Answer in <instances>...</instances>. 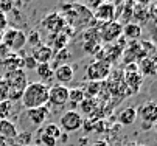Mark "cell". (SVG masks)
Wrapping results in <instances>:
<instances>
[{
    "instance_id": "ac0fdd59",
    "label": "cell",
    "mask_w": 157,
    "mask_h": 146,
    "mask_svg": "<svg viewBox=\"0 0 157 146\" xmlns=\"http://www.w3.org/2000/svg\"><path fill=\"white\" fill-rule=\"evenodd\" d=\"M0 66L5 67L6 72H13V70H19L24 67V64H22V59L19 54H16L14 51H11L10 54H6L5 58L0 59Z\"/></svg>"
},
{
    "instance_id": "1f68e13d",
    "label": "cell",
    "mask_w": 157,
    "mask_h": 146,
    "mask_svg": "<svg viewBox=\"0 0 157 146\" xmlns=\"http://www.w3.org/2000/svg\"><path fill=\"white\" fill-rule=\"evenodd\" d=\"M37 138L42 146H56V143H58V140H55L48 135H44V134H37Z\"/></svg>"
},
{
    "instance_id": "83f0119b",
    "label": "cell",
    "mask_w": 157,
    "mask_h": 146,
    "mask_svg": "<svg viewBox=\"0 0 157 146\" xmlns=\"http://www.w3.org/2000/svg\"><path fill=\"white\" fill-rule=\"evenodd\" d=\"M13 110V103L5 99V101H0V120H8L10 114Z\"/></svg>"
},
{
    "instance_id": "8fae6325",
    "label": "cell",
    "mask_w": 157,
    "mask_h": 146,
    "mask_svg": "<svg viewBox=\"0 0 157 146\" xmlns=\"http://www.w3.org/2000/svg\"><path fill=\"white\" fill-rule=\"evenodd\" d=\"M137 117H140L143 120V123L152 126V124L155 123V120H157V104H155V101L145 103L143 106L137 110Z\"/></svg>"
},
{
    "instance_id": "60d3db41",
    "label": "cell",
    "mask_w": 157,
    "mask_h": 146,
    "mask_svg": "<svg viewBox=\"0 0 157 146\" xmlns=\"http://www.w3.org/2000/svg\"><path fill=\"white\" fill-rule=\"evenodd\" d=\"M84 2H86V0H75V3H81V5H82Z\"/></svg>"
},
{
    "instance_id": "484cf974",
    "label": "cell",
    "mask_w": 157,
    "mask_h": 146,
    "mask_svg": "<svg viewBox=\"0 0 157 146\" xmlns=\"http://www.w3.org/2000/svg\"><path fill=\"white\" fill-rule=\"evenodd\" d=\"M69 40H70V37L67 36V34H64V33H58V34H55V39H53V48H55L56 51L65 50L67 44H69ZM55 50H53V51H55Z\"/></svg>"
},
{
    "instance_id": "44dd1931",
    "label": "cell",
    "mask_w": 157,
    "mask_h": 146,
    "mask_svg": "<svg viewBox=\"0 0 157 146\" xmlns=\"http://www.w3.org/2000/svg\"><path fill=\"white\" fill-rule=\"evenodd\" d=\"M134 6H136V2H134V0H126L121 6H118L120 8V13H121V20H118V22L121 25H126V24L131 22L132 13H134Z\"/></svg>"
},
{
    "instance_id": "836d02e7",
    "label": "cell",
    "mask_w": 157,
    "mask_h": 146,
    "mask_svg": "<svg viewBox=\"0 0 157 146\" xmlns=\"http://www.w3.org/2000/svg\"><path fill=\"white\" fill-rule=\"evenodd\" d=\"M22 64H24V67L25 69H28V70H34L36 69V66H37V62L34 61V58L30 54V56H25L24 59H22Z\"/></svg>"
},
{
    "instance_id": "f1b7e54d",
    "label": "cell",
    "mask_w": 157,
    "mask_h": 146,
    "mask_svg": "<svg viewBox=\"0 0 157 146\" xmlns=\"http://www.w3.org/2000/svg\"><path fill=\"white\" fill-rule=\"evenodd\" d=\"M31 138H33V134H31V132H20V134H17V137L14 138V143L19 144V146H30Z\"/></svg>"
},
{
    "instance_id": "ee69618b",
    "label": "cell",
    "mask_w": 157,
    "mask_h": 146,
    "mask_svg": "<svg viewBox=\"0 0 157 146\" xmlns=\"http://www.w3.org/2000/svg\"><path fill=\"white\" fill-rule=\"evenodd\" d=\"M104 2H110V0H104Z\"/></svg>"
},
{
    "instance_id": "ab89813d",
    "label": "cell",
    "mask_w": 157,
    "mask_h": 146,
    "mask_svg": "<svg viewBox=\"0 0 157 146\" xmlns=\"http://www.w3.org/2000/svg\"><path fill=\"white\" fill-rule=\"evenodd\" d=\"M62 3H75V0H61Z\"/></svg>"
},
{
    "instance_id": "b9f144b4",
    "label": "cell",
    "mask_w": 157,
    "mask_h": 146,
    "mask_svg": "<svg viewBox=\"0 0 157 146\" xmlns=\"http://www.w3.org/2000/svg\"><path fill=\"white\" fill-rule=\"evenodd\" d=\"M95 146H106V144H104V143H97Z\"/></svg>"
},
{
    "instance_id": "4dcf8cb0",
    "label": "cell",
    "mask_w": 157,
    "mask_h": 146,
    "mask_svg": "<svg viewBox=\"0 0 157 146\" xmlns=\"http://www.w3.org/2000/svg\"><path fill=\"white\" fill-rule=\"evenodd\" d=\"M27 42L30 44V45H33V47H37V45H40V34H39V31H31L28 36H27Z\"/></svg>"
},
{
    "instance_id": "d6986e66",
    "label": "cell",
    "mask_w": 157,
    "mask_h": 146,
    "mask_svg": "<svg viewBox=\"0 0 157 146\" xmlns=\"http://www.w3.org/2000/svg\"><path fill=\"white\" fill-rule=\"evenodd\" d=\"M121 36H124L129 42H132V40H139L142 37V27L134 24V22H129L126 25H123V33Z\"/></svg>"
},
{
    "instance_id": "277c9868",
    "label": "cell",
    "mask_w": 157,
    "mask_h": 146,
    "mask_svg": "<svg viewBox=\"0 0 157 146\" xmlns=\"http://www.w3.org/2000/svg\"><path fill=\"white\" fill-rule=\"evenodd\" d=\"M110 69H112V66L109 62L97 59L92 64H89V67H87V72H86L87 79L92 82H103L110 76Z\"/></svg>"
},
{
    "instance_id": "603a6c76",
    "label": "cell",
    "mask_w": 157,
    "mask_h": 146,
    "mask_svg": "<svg viewBox=\"0 0 157 146\" xmlns=\"http://www.w3.org/2000/svg\"><path fill=\"white\" fill-rule=\"evenodd\" d=\"M37 134H44V135H48V137L58 140L62 135V129L58 126L56 123H48V124H45V126H40Z\"/></svg>"
},
{
    "instance_id": "ffe728a7",
    "label": "cell",
    "mask_w": 157,
    "mask_h": 146,
    "mask_svg": "<svg viewBox=\"0 0 157 146\" xmlns=\"http://www.w3.org/2000/svg\"><path fill=\"white\" fill-rule=\"evenodd\" d=\"M107 86H109L110 93L114 95V96H120V98H123V96H126V95L129 93L128 89H126V86H124V81H123L121 78H115L114 81H109V82H107Z\"/></svg>"
},
{
    "instance_id": "8992f818",
    "label": "cell",
    "mask_w": 157,
    "mask_h": 146,
    "mask_svg": "<svg viewBox=\"0 0 157 146\" xmlns=\"http://www.w3.org/2000/svg\"><path fill=\"white\" fill-rule=\"evenodd\" d=\"M69 103V87L56 84L53 87H48V104L55 107L65 106Z\"/></svg>"
},
{
    "instance_id": "f6af8a7d",
    "label": "cell",
    "mask_w": 157,
    "mask_h": 146,
    "mask_svg": "<svg viewBox=\"0 0 157 146\" xmlns=\"http://www.w3.org/2000/svg\"><path fill=\"white\" fill-rule=\"evenodd\" d=\"M13 2H14V0H13Z\"/></svg>"
},
{
    "instance_id": "e0dca14e",
    "label": "cell",
    "mask_w": 157,
    "mask_h": 146,
    "mask_svg": "<svg viewBox=\"0 0 157 146\" xmlns=\"http://www.w3.org/2000/svg\"><path fill=\"white\" fill-rule=\"evenodd\" d=\"M28 118L31 120L33 124L40 126V124L45 123L47 117H48V107L47 106H40V107H34V109H28L27 110Z\"/></svg>"
},
{
    "instance_id": "8d00e7d4",
    "label": "cell",
    "mask_w": 157,
    "mask_h": 146,
    "mask_svg": "<svg viewBox=\"0 0 157 146\" xmlns=\"http://www.w3.org/2000/svg\"><path fill=\"white\" fill-rule=\"evenodd\" d=\"M8 28V17L0 11V33H3Z\"/></svg>"
},
{
    "instance_id": "4316f807",
    "label": "cell",
    "mask_w": 157,
    "mask_h": 146,
    "mask_svg": "<svg viewBox=\"0 0 157 146\" xmlns=\"http://www.w3.org/2000/svg\"><path fill=\"white\" fill-rule=\"evenodd\" d=\"M101 87H103V82H92V81H89V84H87L86 90H82V92H84V96L94 99V98L100 93Z\"/></svg>"
},
{
    "instance_id": "6da1fadb",
    "label": "cell",
    "mask_w": 157,
    "mask_h": 146,
    "mask_svg": "<svg viewBox=\"0 0 157 146\" xmlns=\"http://www.w3.org/2000/svg\"><path fill=\"white\" fill-rule=\"evenodd\" d=\"M20 101L27 110L34 109V107H40V106H47L48 86L45 82H30V84H27L24 93H22Z\"/></svg>"
},
{
    "instance_id": "e575fe53",
    "label": "cell",
    "mask_w": 157,
    "mask_h": 146,
    "mask_svg": "<svg viewBox=\"0 0 157 146\" xmlns=\"http://www.w3.org/2000/svg\"><path fill=\"white\" fill-rule=\"evenodd\" d=\"M13 6H14V2H13V0H0V11H2L5 16L13 9Z\"/></svg>"
},
{
    "instance_id": "7bdbcfd3",
    "label": "cell",
    "mask_w": 157,
    "mask_h": 146,
    "mask_svg": "<svg viewBox=\"0 0 157 146\" xmlns=\"http://www.w3.org/2000/svg\"><path fill=\"white\" fill-rule=\"evenodd\" d=\"M0 146H6V144H3V143H0Z\"/></svg>"
},
{
    "instance_id": "d4e9b609",
    "label": "cell",
    "mask_w": 157,
    "mask_h": 146,
    "mask_svg": "<svg viewBox=\"0 0 157 146\" xmlns=\"http://www.w3.org/2000/svg\"><path fill=\"white\" fill-rule=\"evenodd\" d=\"M34 70H36L37 76H39L42 81H45V82L53 78V69H52V66H50V62H45V64H37Z\"/></svg>"
},
{
    "instance_id": "2e32d148",
    "label": "cell",
    "mask_w": 157,
    "mask_h": 146,
    "mask_svg": "<svg viewBox=\"0 0 157 146\" xmlns=\"http://www.w3.org/2000/svg\"><path fill=\"white\" fill-rule=\"evenodd\" d=\"M139 73L142 76H155L157 73V64L154 58H143L137 62Z\"/></svg>"
},
{
    "instance_id": "f35d334b",
    "label": "cell",
    "mask_w": 157,
    "mask_h": 146,
    "mask_svg": "<svg viewBox=\"0 0 157 146\" xmlns=\"http://www.w3.org/2000/svg\"><path fill=\"white\" fill-rule=\"evenodd\" d=\"M151 2H152V0H137V3L139 5H143V6H148Z\"/></svg>"
},
{
    "instance_id": "5bb4252c",
    "label": "cell",
    "mask_w": 157,
    "mask_h": 146,
    "mask_svg": "<svg viewBox=\"0 0 157 146\" xmlns=\"http://www.w3.org/2000/svg\"><path fill=\"white\" fill-rule=\"evenodd\" d=\"M123 75H124L123 81H124V86H126L128 92L129 93L131 92L132 93H137L140 90L142 84H143V76L139 72H131V73H123Z\"/></svg>"
},
{
    "instance_id": "7402d4cb",
    "label": "cell",
    "mask_w": 157,
    "mask_h": 146,
    "mask_svg": "<svg viewBox=\"0 0 157 146\" xmlns=\"http://www.w3.org/2000/svg\"><path fill=\"white\" fill-rule=\"evenodd\" d=\"M136 120H137V109L136 107H128V109L121 110L118 115V121L123 126H131V124L136 123Z\"/></svg>"
},
{
    "instance_id": "30bf717a",
    "label": "cell",
    "mask_w": 157,
    "mask_h": 146,
    "mask_svg": "<svg viewBox=\"0 0 157 146\" xmlns=\"http://www.w3.org/2000/svg\"><path fill=\"white\" fill-rule=\"evenodd\" d=\"M123 33V25L118 20H112L109 24H104L101 28V39L104 42H115L121 37Z\"/></svg>"
},
{
    "instance_id": "d590c367",
    "label": "cell",
    "mask_w": 157,
    "mask_h": 146,
    "mask_svg": "<svg viewBox=\"0 0 157 146\" xmlns=\"http://www.w3.org/2000/svg\"><path fill=\"white\" fill-rule=\"evenodd\" d=\"M103 2H104V0H86L84 3H86V6H87L89 9L92 11V9H97V8H98Z\"/></svg>"
},
{
    "instance_id": "cb8c5ba5",
    "label": "cell",
    "mask_w": 157,
    "mask_h": 146,
    "mask_svg": "<svg viewBox=\"0 0 157 146\" xmlns=\"http://www.w3.org/2000/svg\"><path fill=\"white\" fill-rule=\"evenodd\" d=\"M132 19L136 20L134 24H146L148 20H149V14H148V6H143V5H139L136 3V6H134V13H132Z\"/></svg>"
},
{
    "instance_id": "74e56055",
    "label": "cell",
    "mask_w": 157,
    "mask_h": 146,
    "mask_svg": "<svg viewBox=\"0 0 157 146\" xmlns=\"http://www.w3.org/2000/svg\"><path fill=\"white\" fill-rule=\"evenodd\" d=\"M124 2H126V0H110V3H112V5H114L115 8H118V6H121V5H123Z\"/></svg>"
},
{
    "instance_id": "ba28073f",
    "label": "cell",
    "mask_w": 157,
    "mask_h": 146,
    "mask_svg": "<svg viewBox=\"0 0 157 146\" xmlns=\"http://www.w3.org/2000/svg\"><path fill=\"white\" fill-rule=\"evenodd\" d=\"M65 19L62 17L61 13H50L47 17H44L42 20V27L48 30L52 34H58L62 33V30L65 28Z\"/></svg>"
},
{
    "instance_id": "7c38bea8",
    "label": "cell",
    "mask_w": 157,
    "mask_h": 146,
    "mask_svg": "<svg viewBox=\"0 0 157 146\" xmlns=\"http://www.w3.org/2000/svg\"><path fill=\"white\" fill-rule=\"evenodd\" d=\"M53 76L58 79V82L61 86H65L67 82H70L73 79L75 72H73V67L70 64H61L53 70Z\"/></svg>"
},
{
    "instance_id": "f546056e",
    "label": "cell",
    "mask_w": 157,
    "mask_h": 146,
    "mask_svg": "<svg viewBox=\"0 0 157 146\" xmlns=\"http://www.w3.org/2000/svg\"><path fill=\"white\" fill-rule=\"evenodd\" d=\"M84 92L82 89L76 87V89H69V101H73V103H81L84 99Z\"/></svg>"
},
{
    "instance_id": "d6a6232c",
    "label": "cell",
    "mask_w": 157,
    "mask_h": 146,
    "mask_svg": "<svg viewBox=\"0 0 157 146\" xmlns=\"http://www.w3.org/2000/svg\"><path fill=\"white\" fill-rule=\"evenodd\" d=\"M8 93H10L8 84L5 82V79H3V78H0V101L8 99Z\"/></svg>"
},
{
    "instance_id": "7a4b0ae2",
    "label": "cell",
    "mask_w": 157,
    "mask_h": 146,
    "mask_svg": "<svg viewBox=\"0 0 157 146\" xmlns=\"http://www.w3.org/2000/svg\"><path fill=\"white\" fill-rule=\"evenodd\" d=\"M3 79H5V82L8 84V89H10L8 101H11V103L19 101L22 98V93H24L27 84H28L27 73L22 70V69L13 70V72H6Z\"/></svg>"
},
{
    "instance_id": "3957f363",
    "label": "cell",
    "mask_w": 157,
    "mask_h": 146,
    "mask_svg": "<svg viewBox=\"0 0 157 146\" xmlns=\"http://www.w3.org/2000/svg\"><path fill=\"white\" fill-rule=\"evenodd\" d=\"M2 44L6 45L10 50L20 51L27 44V36L24 31H20L19 28H6L2 33Z\"/></svg>"
},
{
    "instance_id": "4fadbf2b",
    "label": "cell",
    "mask_w": 157,
    "mask_h": 146,
    "mask_svg": "<svg viewBox=\"0 0 157 146\" xmlns=\"http://www.w3.org/2000/svg\"><path fill=\"white\" fill-rule=\"evenodd\" d=\"M17 128L10 120H0V143H6L8 140H14L17 137Z\"/></svg>"
},
{
    "instance_id": "9c48e42d",
    "label": "cell",
    "mask_w": 157,
    "mask_h": 146,
    "mask_svg": "<svg viewBox=\"0 0 157 146\" xmlns=\"http://www.w3.org/2000/svg\"><path fill=\"white\" fill-rule=\"evenodd\" d=\"M123 50H124V40H121V42L118 40L117 44H114V45H109L107 48H104V50L98 51V59L106 61V62H109V64L112 66L114 62H117V61L121 58Z\"/></svg>"
},
{
    "instance_id": "5b68a950",
    "label": "cell",
    "mask_w": 157,
    "mask_h": 146,
    "mask_svg": "<svg viewBox=\"0 0 157 146\" xmlns=\"http://www.w3.org/2000/svg\"><path fill=\"white\" fill-rule=\"evenodd\" d=\"M82 121L84 120H82L81 114H78L76 110H67L65 114H62V117L59 120V128L67 132H75L82 128Z\"/></svg>"
},
{
    "instance_id": "9a60e30c",
    "label": "cell",
    "mask_w": 157,
    "mask_h": 146,
    "mask_svg": "<svg viewBox=\"0 0 157 146\" xmlns=\"http://www.w3.org/2000/svg\"><path fill=\"white\" fill-rule=\"evenodd\" d=\"M53 48L52 47H48V45H37V47H34L33 48V58H34V61L37 62V64H45V62H50L52 59H53Z\"/></svg>"
},
{
    "instance_id": "52a82bcc",
    "label": "cell",
    "mask_w": 157,
    "mask_h": 146,
    "mask_svg": "<svg viewBox=\"0 0 157 146\" xmlns=\"http://www.w3.org/2000/svg\"><path fill=\"white\" fill-rule=\"evenodd\" d=\"M94 19L100 24H109L117 19V8L110 2H103L94 13Z\"/></svg>"
}]
</instances>
